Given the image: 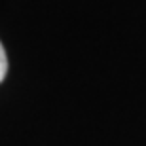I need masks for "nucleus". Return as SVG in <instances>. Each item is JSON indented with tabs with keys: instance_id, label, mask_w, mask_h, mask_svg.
<instances>
[{
	"instance_id": "f257e3e1",
	"label": "nucleus",
	"mask_w": 146,
	"mask_h": 146,
	"mask_svg": "<svg viewBox=\"0 0 146 146\" xmlns=\"http://www.w3.org/2000/svg\"><path fill=\"white\" fill-rule=\"evenodd\" d=\"M6 74H8V55H6V49L0 42V82H4Z\"/></svg>"
}]
</instances>
